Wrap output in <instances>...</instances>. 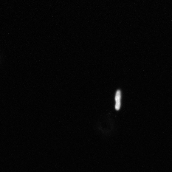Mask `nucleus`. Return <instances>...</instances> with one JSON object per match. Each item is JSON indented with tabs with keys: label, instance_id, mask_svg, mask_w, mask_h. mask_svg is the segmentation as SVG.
<instances>
[{
	"label": "nucleus",
	"instance_id": "nucleus-1",
	"mask_svg": "<svg viewBox=\"0 0 172 172\" xmlns=\"http://www.w3.org/2000/svg\"><path fill=\"white\" fill-rule=\"evenodd\" d=\"M121 93L120 90H118L117 92L115 97L116 104L115 108L116 110H119L120 109L121 106Z\"/></svg>",
	"mask_w": 172,
	"mask_h": 172
}]
</instances>
